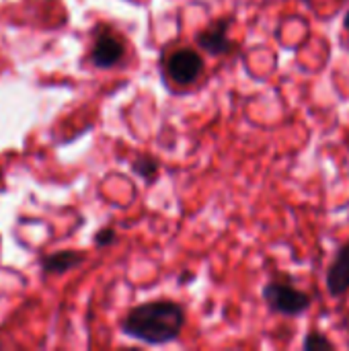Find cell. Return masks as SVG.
Instances as JSON below:
<instances>
[{
	"instance_id": "9",
	"label": "cell",
	"mask_w": 349,
	"mask_h": 351,
	"mask_svg": "<svg viewBox=\"0 0 349 351\" xmlns=\"http://www.w3.org/2000/svg\"><path fill=\"white\" fill-rule=\"evenodd\" d=\"M304 350L315 351V350H333V343L325 337V335H319V333H311L306 339H304Z\"/></svg>"
},
{
	"instance_id": "5",
	"label": "cell",
	"mask_w": 349,
	"mask_h": 351,
	"mask_svg": "<svg viewBox=\"0 0 349 351\" xmlns=\"http://www.w3.org/2000/svg\"><path fill=\"white\" fill-rule=\"evenodd\" d=\"M228 29H230V21L222 19V21L210 25L208 29L200 31L195 41L210 56H222V53L230 51V47H232V43L228 39Z\"/></svg>"
},
{
	"instance_id": "11",
	"label": "cell",
	"mask_w": 349,
	"mask_h": 351,
	"mask_svg": "<svg viewBox=\"0 0 349 351\" xmlns=\"http://www.w3.org/2000/svg\"><path fill=\"white\" fill-rule=\"evenodd\" d=\"M344 23H346V29H348V31H349V12H348V14H346V21H344Z\"/></svg>"
},
{
	"instance_id": "6",
	"label": "cell",
	"mask_w": 349,
	"mask_h": 351,
	"mask_svg": "<svg viewBox=\"0 0 349 351\" xmlns=\"http://www.w3.org/2000/svg\"><path fill=\"white\" fill-rule=\"evenodd\" d=\"M327 290L331 296H341L349 290V243L344 245L327 274Z\"/></svg>"
},
{
	"instance_id": "10",
	"label": "cell",
	"mask_w": 349,
	"mask_h": 351,
	"mask_svg": "<svg viewBox=\"0 0 349 351\" xmlns=\"http://www.w3.org/2000/svg\"><path fill=\"white\" fill-rule=\"evenodd\" d=\"M115 241H117V234H115V230H113V228H103V230H99V232H97V237H95V243H97L99 247L113 245Z\"/></svg>"
},
{
	"instance_id": "4",
	"label": "cell",
	"mask_w": 349,
	"mask_h": 351,
	"mask_svg": "<svg viewBox=\"0 0 349 351\" xmlns=\"http://www.w3.org/2000/svg\"><path fill=\"white\" fill-rule=\"evenodd\" d=\"M123 51H125L123 41L117 35H113L109 31H103L95 39V45L91 49V62L97 68H113L115 64L121 62Z\"/></svg>"
},
{
	"instance_id": "3",
	"label": "cell",
	"mask_w": 349,
	"mask_h": 351,
	"mask_svg": "<svg viewBox=\"0 0 349 351\" xmlns=\"http://www.w3.org/2000/svg\"><path fill=\"white\" fill-rule=\"evenodd\" d=\"M204 70V60L195 49L183 47L177 49L169 56L167 60V74L171 76V80H175L177 84H193Z\"/></svg>"
},
{
	"instance_id": "1",
	"label": "cell",
	"mask_w": 349,
	"mask_h": 351,
	"mask_svg": "<svg viewBox=\"0 0 349 351\" xmlns=\"http://www.w3.org/2000/svg\"><path fill=\"white\" fill-rule=\"evenodd\" d=\"M185 325V311L173 300H154L134 306L121 321L123 335L148 346H165L179 339Z\"/></svg>"
},
{
	"instance_id": "7",
	"label": "cell",
	"mask_w": 349,
	"mask_h": 351,
	"mask_svg": "<svg viewBox=\"0 0 349 351\" xmlns=\"http://www.w3.org/2000/svg\"><path fill=\"white\" fill-rule=\"evenodd\" d=\"M84 261L82 253L76 251H58V253H49L41 259V267L45 274H66L74 267H78Z\"/></svg>"
},
{
	"instance_id": "8",
	"label": "cell",
	"mask_w": 349,
	"mask_h": 351,
	"mask_svg": "<svg viewBox=\"0 0 349 351\" xmlns=\"http://www.w3.org/2000/svg\"><path fill=\"white\" fill-rule=\"evenodd\" d=\"M132 169H134L140 177L152 179V177L156 175V171H158V160H156L154 156L142 154V156H138V158L132 162Z\"/></svg>"
},
{
	"instance_id": "2",
	"label": "cell",
	"mask_w": 349,
	"mask_h": 351,
	"mask_svg": "<svg viewBox=\"0 0 349 351\" xmlns=\"http://www.w3.org/2000/svg\"><path fill=\"white\" fill-rule=\"evenodd\" d=\"M263 298L274 313L286 317H298L311 306V296L306 292H300L280 282H269L263 288Z\"/></svg>"
}]
</instances>
